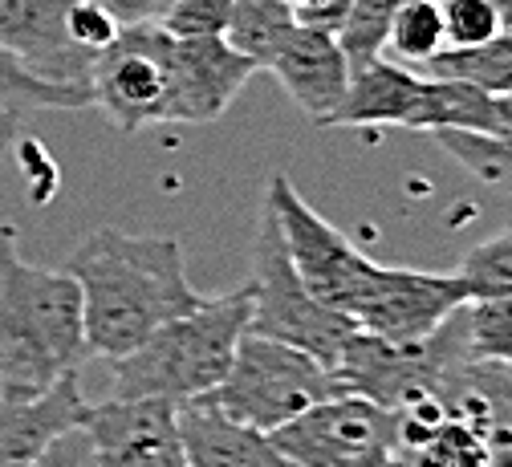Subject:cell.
I'll list each match as a JSON object with an SVG mask.
<instances>
[{"label": "cell", "instance_id": "1", "mask_svg": "<svg viewBox=\"0 0 512 467\" xmlns=\"http://www.w3.org/2000/svg\"><path fill=\"white\" fill-rule=\"evenodd\" d=\"M66 273L82 289L86 350L98 358L131 354L159 325L204 301L187 281L183 244L175 236L94 228L66 256Z\"/></svg>", "mask_w": 512, "mask_h": 467}, {"label": "cell", "instance_id": "2", "mask_svg": "<svg viewBox=\"0 0 512 467\" xmlns=\"http://www.w3.org/2000/svg\"><path fill=\"white\" fill-rule=\"evenodd\" d=\"M82 289L66 269H37L17 252V228H0V382L45 390L86 358Z\"/></svg>", "mask_w": 512, "mask_h": 467}, {"label": "cell", "instance_id": "3", "mask_svg": "<svg viewBox=\"0 0 512 467\" xmlns=\"http://www.w3.org/2000/svg\"><path fill=\"white\" fill-rule=\"evenodd\" d=\"M248 289L204 297L183 317L159 325L131 354L110 358L114 398H167L191 403L208 394L232 366V354L248 329Z\"/></svg>", "mask_w": 512, "mask_h": 467}, {"label": "cell", "instance_id": "4", "mask_svg": "<svg viewBox=\"0 0 512 467\" xmlns=\"http://www.w3.org/2000/svg\"><path fill=\"white\" fill-rule=\"evenodd\" d=\"M330 394H342V382L322 358L244 329L228 374L191 403H204L232 423L273 435Z\"/></svg>", "mask_w": 512, "mask_h": 467}, {"label": "cell", "instance_id": "5", "mask_svg": "<svg viewBox=\"0 0 512 467\" xmlns=\"http://www.w3.org/2000/svg\"><path fill=\"white\" fill-rule=\"evenodd\" d=\"M248 333H261V338H277L289 342L313 358H322L326 366H334L338 350L346 346V338L358 329L346 313L330 309L317 301L285 248V232L273 216V208L265 204L261 224L252 232V248H248Z\"/></svg>", "mask_w": 512, "mask_h": 467}, {"label": "cell", "instance_id": "6", "mask_svg": "<svg viewBox=\"0 0 512 467\" xmlns=\"http://www.w3.org/2000/svg\"><path fill=\"white\" fill-rule=\"evenodd\" d=\"M265 204L273 208V216L285 232V248H289V260H293L301 285L322 305H330L354 321L358 305L382 277V264H374L322 212H313L285 171H277L269 179Z\"/></svg>", "mask_w": 512, "mask_h": 467}, {"label": "cell", "instance_id": "7", "mask_svg": "<svg viewBox=\"0 0 512 467\" xmlns=\"http://www.w3.org/2000/svg\"><path fill=\"white\" fill-rule=\"evenodd\" d=\"M297 467H395L399 419L362 394H330L269 435Z\"/></svg>", "mask_w": 512, "mask_h": 467}, {"label": "cell", "instance_id": "8", "mask_svg": "<svg viewBox=\"0 0 512 467\" xmlns=\"http://www.w3.org/2000/svg\"><path fill=\"white\" fill-rule=\"evenodd\" d=\"M171 65V33L163 25H122L110 45L90 57V106H98L118 130L135 135L159 126Z\"/></svg>", "mask_w": 512, "mask_h": 467}, {"label": "cell", "instance_id": "9", "mask_svg": "<svg viewBox=\"0 0 512 467\" xmlns=\"http://www.w3.org/2000/svg\"><path fill=\"white\" fill-rule=\"evenodd\" d=\"M256 74V61L232 49L224 37H171L167 94L159 126H204L216 122Z\"/></svg>", "mask_w": 512, "mask_h": 467}, {"label": "cell", "instance_id": "10", "mask_svg": "<svg viewBox=\"0 0 512 467\" xmlns=\"http://www.w3.org/2000/svg\"><path fill=\"white\" fill-rule=\"evenodd\" d=\"M82 427L98 467H191L179 403L167 398H110L86 411Z\"/></svg>", "mask_w": 512, "mask_h": 467}, {"label": "cell", "instance_id": "11", "mask_svg": "<svg viewBox=\"0 0 512 467\" xmlns=\"http://www.w3.org/2000/svg\"><path fill=\"white\" fill-rule=\"evenodd\" d=\"M468 297L456 273H423V269H391L382 264L378 285L354 313V325L382 342H419L435 333Z\"/></svg>", "mask_w": 512, "mask_h": 467}, {"label": "cell", "instance_id": "12", "mask_svg": "<svg viewBox=\"0 0 512 467\" xmlns=\"http://www.w3.org/2000/svg\"><path fill=\"white\" fill-rule=\"evenodd\" d=\"M66 17L70 0H0V49L45 82L86 86L90 53L70 37Z\"/></svg>", "mask_w": 512, "mask_h": 467}, {"label": "cell", "instance_id": "13", "mask_svg": "<svg viewBox=\"0 0 512 467\" xmlns=\"http://www.w3.org/2000/svg\"><path fill=\"white\" fill-rule=\"evenodd\" d=\"M90 403L82 398L78 370L61 374L45 390H13L0 382V467L37 463L53 439L86 423Z\"/></svg>", "mask_w": 512, "mask_h": 467}, {"label": "cell", "instance_id": "14", "mask_svg": "<svg viewBox=\"0 0 512 467\" xmlns=\"http://www.w3.org/2000/svg\"><path fill=\"white\" fill-rule=\"evenodd\" d=\"M265 70L285 86V94L301 106V114L313 126H330V118L342 106V94L350 86V61H346L338 37L326 29L301 25V21L281 37Z\"/></svg>", "mask_w": 512, "mask_h": 467}, {"label": "cell", "instance_id": "15", "mask_svg": "<svg viewBox=\"0 0 512 467\" xmlns=\"http://www.w3.org/2000/svg\"><path fill=\"white\" fill-rule=\"evenodd\" d=\"M179 431L191 467H297L265 431L232 423L204 403H179Z\"/></svg>", "mask_w": 512, "mask_h": 467}, {"label": "cell", "instance_id": "16", "mask_svg": "<svg viewBox=\"0 0 512 467\" xmlns=\"http://www.w3.org/2000/svg\"><path fill=\"white\" fill-rule=\"evenodd\" d=\"M423 70L435 78H460L488 94H512V25L472 49H439Z\"/></svg>", "mask_w": 512, "mask_h": 467}, {"label": "cell", "instance_id": "17", "mask_svg": "<svg viewBox=\"0 0 512 467\" xmlns=\"http://www.w3.org/2000/svg\"><path fill=\"white\" fill-rule=\"evenodd\" d=\"M297 25L293 9L285 0H232V17L224 29V41L240 49L248 61H256V70H265L269 57L277 53L281 37Z\"/></svg>", "mask_w": 512, "mask_h": 467}, {"label": "cell", "instance_id": "18", "mask_svg": "<svg viewBox=\"0 0 512 467\" xmlns=\"http://www.w3.org/2000/svg\"><path fill=\"white\" fill-rule=\"evenodd\" d=\"M460 333H464L468 358L512 366V293L464 301L460 305Z\"/></svg>", "mask_w": 512, "mask_h": 467}, {"label": "cell", "instance_id": "19", "mask_svg": "<svg viewBox=\"0 0 512 467\" xmlns=\"http://www.w3.org/2000/svg\"><path fill=\"white\" fill-rule=\"evenodd\" d=\"M435 143L480 183L512 195V135H476V130H435Z\"/></svg>", "mask_w": 512, "mask_h": 467}, {"label": "cell", "instance_id": "20", "mask_svg": "<svg viewBox=\"0 0 512 467\" xmlns=\"http://www.w3.org/2000/svg\"><path fill=\"white\" fill-rule=\"evenodd\" d=\"M0 102L17 110H82L90 106V90L45 82L33 70H25L9 49H0Z\"/></svg>", "mask_w": 512, "mask_h": 467}, {"label": "cell", "instance_id": "21", "mask_svg": "<svg viewBox=\"0 0 512 467\" xmlns=\"http://www.w3.org/2000/svg\"><path fill=\"white\" fill-rule=\"evenodd\" d=\"M387 45H391L395 57L407 61V65H427L439 49H447L439 0H407V5L391 17Z\"/></svg>", "mask_w": 512, "mask_h": 467}, {"label": "cell", "instance_id": "22", "mask_svg": "<svg viewBox=\"0 0 512 467\" xmlns=\"http://www.w3.org/2000/svg\"><path fill=\"white\" fill-rule=\"evenodd\" d=\"M407 5V0H350V17L338 29V45L350 61V70H362L387 49V29L391 17Z\"/></svg>", "mask_w": 512, "mask_h": 467}, {"label": "cell", "instance_id": "23", "mask_svg": "<svg viewBox=\"0 0 512 467\" xmlns=\"http://www.w3.org/2000/svg\"><path fill=\"white\" fill-rule=\"evenodd\" d=\"M456 277L464 281L468 297H500V293H512V220H508V228H500L492 240L476 244L464 256Z\"/></svg>", "mask_w": 512, "mask_h": 467}, {"label": "cell", "instance_id": "24", "mask_svg": "<svg viewBox=\"0 0 512 467\" xmlns=\"http://www.w3.org/2000/svg\"><path fill=\"white\" fill-rule=\"evenodd\" d=\"M447 49H472L492 41L504 29V17L492 0H439Z\"/></svg>", "mask_w": 512, "mask_h": 467}, {"label": "cell", "instance_id": "25", "mask_svg": "<svg viewBox=\"0 0 512 467\" xmlns=\"http://www.w3.org/2000/svg\"><path fill=\"white\" fill-rule=\"evenodd\" d=\"M228 17L232 0H171L159 25L171 37H224Z\"/></svg>", "mask_w": 512, "mask_h": 467}, {"label": "cell", "instance_id": "26", "mask_svg": "<svg viewBox=\"0 0 512 467\" xmlns=\"http://www.w3.org/2000/svg\"><path fill=\"white\" fill-rule=\"evenodd\" d=\"M66 25H70V37H74L90 57H94L102 45H110L114 33L122 29L106 9L90 5V0H70V17H66Z\"/></svg>", "mask_w": 512, "mask_h": 467}, {"label": "cell", "instance_id": "27", "mask_svg": "<svg viewBox=\"0 0 512 467\" xmlns=\"http://www.w3.org/2000/svg\"><path fill=\"white\" fill-rule=\"evenodd\" d=\"M29 467H98L86 427H74V431H66L61 439H53L49 451L37 463H29Z\"/></svg>", "mask_w": 512, "mask_h": 467}, {"label": "cell", "instance_id": "28", "mask_svg": "<svg viewBox=\"0 0 512 467\" xmlns=\"http://www.w3.org/2000/svg\"><path fill=\"white\" fill-rule=\"evenodd\" d=\"M90 5L106 9L118 25H159L171 0H90Z\"/></svg>", "mask_w": 512, "mask_h": 467}, {"label": "cell", "instance_id": "29", "mask_svg": "<svg viewBox=\"0 0 512 467\" xmlns=\"http://www.w3.org/2000/svg\"><path fill=\"white\" fill-rule=\"evenodd\" d=\"M21 114L25 110L0 102V163H5L17 151V143H21Z\"/></svg>", "mask_w": 512, "mask_h": 467}, {"label": "cell", "instance_id": "30", "mask_svg": "<svg viewBox=\"0 0 512 467\" xmlns=\"http://www.w3.org/2000/svg\"><path fill=\"white\" fill-rule=\"evenodd\" d=\"M496 110H500L504 135H512V94H496Z\"/></svg>", "mask_w": 512, "mask_h": 467}, {"label": "cell", "instance_id": "31", "mask_svg": "<svg viewBox=\"0 0 512 467\" xmlns=\"http://www.w3.org/2000/svg\"><path fill=\"white\" fill-rule=\"evenodd\" d=\"M492 5L500 9V17H504V25H512V0H492Z\"/></svg>", "mask_w": 512, "mask_h": 467}, {"label": "cell", "instance_id": "32", "mask_svg": "<svg viewBox=\"0 0 512 467\" xmlns=\"http://www.w3.org/2000/svg\"><path fill=\"white\" fill-rule=\"evenodd\" d=\"M0 228H5V224H0Z\"/></svg>", "mask_w": 512, "mask_h": 467}]
</instances>
